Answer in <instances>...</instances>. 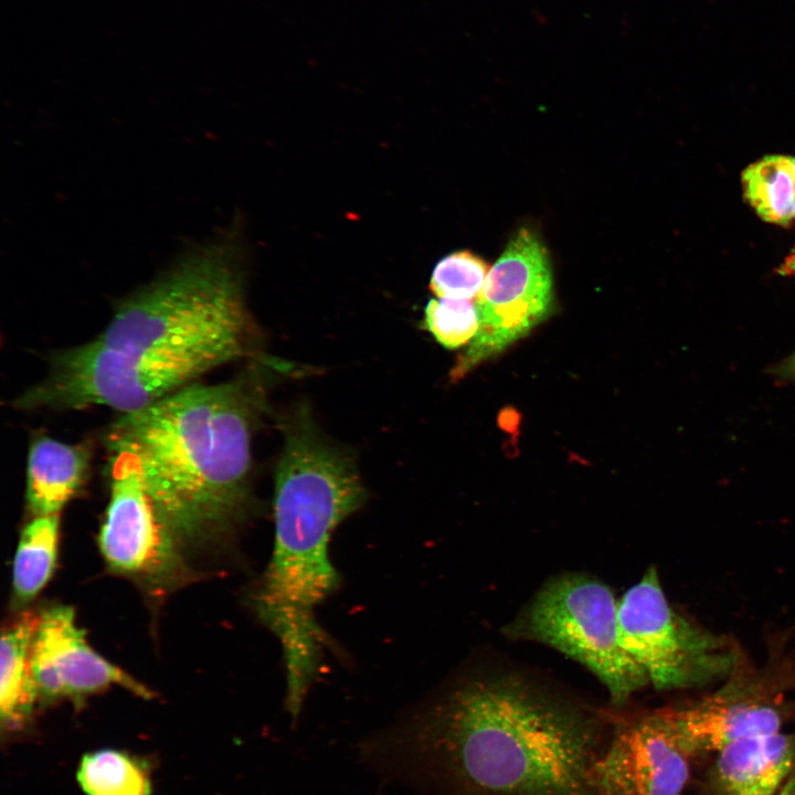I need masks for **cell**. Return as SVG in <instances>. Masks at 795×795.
<instances>
[{"label":"cell","mask_w":795,"mask_h":795,"mask_svg":"<svg viewBox=\"0 0 795 795\" xmlns=\"http://www.w3.org/2000/svg\"><path fill=\"white\" fill-rule=\"evenodd\" d=\"M239 256L229 239L184 250L121 300L94 339L54 353L44 379L13 405L126 414L248 356L255 333Z\"/></svg>","instance_id":"6da1fadb"},{"label":"cell","mask_w":795,"mask_h":795,"mask_svg":"<svg viewBox=\"0 0 795 795\" xmlns=\"http://www.w3.org/2000/svg\"><path fill=\"white\" fill-rule=\"evenodd\" d=\"M593 709L512 670L458 677L385 739L390 757L444 795H593L610 735Z\"/></svg>","instance_id":"7a4b0ae2"},{"label":"cell","mask_w":795,"mask_h":795,"mask_svg":"<svg viewBox=\"0 0 795 795\" xmlns=\"http://www.w3.org/2000/svg\"><path fill=\"white\" fill-rule=\"evenodd\" d=\"M256 371L184 386L121 414L107 442L137 463L142 487L180 544L223 543L251 506L252 435L265 406Z\"/></svg>","instance_id":"3957f363"},{"label":"cell","mask_w":795,"mask_h":795,"mask_svg":"<svg viewBox=\"0 0 795 795\" xmlns=\"http://www.w3.org/2000/svg\"><path fill=\"white\" fill-rule=\"evenodd\" d=\"M279 426L274 549L251 604L282 647L286 706L295 718L322 656L316 610L340 582L329 556L331 533L367 494L352 458L327 442L307 409L282 417Z\"/></svg>","instance_id":"277c9868"},{"label":"cell","mask_w":795,"mask_h":795,"mask_svg":"<svg viewBox=\"0 0 795 795\" xmlns=\"http://www.w3.org/2000/svg\"><path fill=\"white\" fill-rule=\"evenodd\" d=\"M509 635L551 646L593 672L615 704L649 680L623 646L618 600L591 576L566 573L545 583L508 626Z\"/></svg>","instance_id":"5b68a950"},{"label":"cell","mask_w":795,"mask_h":795,"mask_svg":"<svg viewBox=\"0 0 795 795\" xmlns=\"http://www.w3.org/2000/svg\"><path fill=\"white\" fill-rule=\"evenodd\" d=\"M618 622L623 646L656 689L704 686L736 667L732 643L671 607L654 566L618 600Z\"/></svg>","instance_id":"8992f818"},{"label":"cell","mask_w":795,"mask_h":795,"mask_svg":"<svg viewBox=\"0 0 795 795\" xmlns=\"http://www.w3.org/2000/svg\"><path fill=\"white\" fill-rule=\"evenodd\" d=\"M552 303L553 282L547 250L532 231L521 229L488 271L475 303L478 330L452 369L451 379H462L528 335L547 318Z\"/></svg>","instance_id":"52a82bcc"},{"label":"cell","mask_w":795,"mask_h":795,"mask_svg":"<svg viewBox=\"0 0 795 795\" xmlns=\"http://www.w3.org/2000/svg\"><path fill=\"white\" fill-rule=\"evenodd\" d=\"M110 497L98 543L107 565L153 595L183 585L191 573L182 545L148 498L135 456L113 451Z\"/></svg>","instance_id":"ba28073f"},{"label":"cell","mask_w":795,"mask_h":795,"mask_svg":"<svg viewBox=\"0 0 795 795\" xmlns=\"http://www.w3.org/2000/svg\"><path fill=\"white\" fill-rule=\"evenodd\" d=\"M691 757L667 708L636 716L611 730L591 768L593 795H683Z\"/></svg>","instance_id":"9c48e42d"},{"label":"cell","mask_w":795,"mask_h":795,"mask_svg":"<svg viewBox=\"0 0 795 795\" xmlns=\"http://www.w3.org/2000/svg\"><path fill=\"white\" fill-rule=\"evenodd\" d=\"M784 690L768 671L730 675L717 691L686 707H668L674 729L691 756L781 731Z\"/></svg>","instance_id":"30bf717a"},{"label":"cell","mask_w":795,"mask_h":795,"mask_svg":"<svg viewBox=\"0 0 795 795\" xmlns=\"http://www.w3.org/2000/svg\"><path fill=\"white\" fill-rule=\"evenodd\" d=\"M31 668L39 697L49 700H81L112 686L145 699L152 697L146 686L89 646L68 606H54L40 614Z\"/></svg>","instance_id":"8fae6325"},{"label":"cell","mask_w":795,"mask_h":795,"mask_svg":"<svg viewBox=\"0 0 795 795\" xmlns=\"http://www.w3.org/2000/svg\"><path fill=\"white\" fill-rule=\"evenodd\" d=\"M795 770V733L734 741L717 752L710 781L718 795H776Z\"/></svg>","instance_id":"7c38bea8"},{"label":"cell","mask_w":795,"mask_h":795,"mask_svg":"<svg viewBox=\"0 0 795 795\" xmlns=\"http://www.w3.org/2000/svg\"><path fill=\"white\" fill-rule=\"evenodd\" d=\"M91 454L87 444L34 436L26 463L28 509L34 516L59 515L87 480Z\"/></svg>","instance_id":"4fadbf2b"},{"label":"cell","mask_w":795,"mask_h":795,"mask_svg":"<svg viewBox=\"0 0 795 795\" xmlns=\"http://www.w3.org/2000/svg\"><path fill=\"white\" fill-rule=\"evenodd\" d=\"M40 614L24 612L6 627L0 645V713L8 730L24 727L39 698L31 648Z\"/></svg>","instance_id":"5bb4252c"},{"label":"cell","mask_w":795,"mask_h":795,"mask_svg":"<svg viewBox=\"0 0 795 795\" xmlns=\"http://www.w3.org/2000/svg\"><path fill=\"white\" fill-rule=\"evenodd\" d=\"M744 199L765 222L787 226L795 210L793 157L770 155L748 166L741 174Z\"/></svg>","instance_id":"9a60e30c"},{"label":"cell","mask_w":795,"mask_h":795,"mask_svg":"<svg viewBox=\"0 0 795 795\" xmlns=\"http://www.w3.org/2000/svg\"><path fill=\"white\" fill-rule=\"evenodd\" d=\"M59 534L60 515L34 516L22 530L12 572L13 592L19 601L34 598L50 580Z\"/></svg>","instance_id":"2e32d148"},{"label":"cell","mask_w":795,"mask_h":795,"mask_svg":"<svg viewBox=\"0 0 795 795\" xmlns=\"http://www.w3.org/2000/svg\"><path fill=\"white\" fill-rule=\"evenodd\" d=\"M76 777L86 795H151L148 764L126 751L103 749L84 754Z\"/></svg>","instance_id":"e0dca14e"},{"label":"cell","mask_w":795,"mask_h":795,"mask_svg":"<svg viewBox=\"0 0 795 795\" xmlns=\"http://www.w3.org/2000/svg\"><path fill=\"white\" fill-rule=\"evenodd\" d=\"M489 268L470 251L454 252L436 264L430 289L437 298L473 301L478 298Z\"/></svg>","instance_id":"ac0fdd59"},{"label":"cell","mask_w":795,"mask_h":795,"mask_svg":"<svg viewBox=\"0 0 795 795\" xmlns=\"http://www.w3.org/2000/svg\"><path fill=\"white\" fill-rule=\"evenodd\" d=\"M424 327L448 349L469 343L479 327L476 304L470 300L433 298L424 310Z\"/></svg>","instance_id":"d6986e66"},{"label":"cell","mask_w":795,"mask_h":795,"mask_svg":"<svg viewBox=\"0 0 795 795\" xmlns=\"http://www.w3.org/2000/svg\"><path fill=\"white\" fill-rule=\"evenodd\" d=\"M770 373L777 380L795 385V351L770 369Z\"/></svg>","instance_id":"ffe728a7"},{"label":"cell","mask_w":795,"mask_h":795,"mask_svg":"<svg viewBox=\"0 0 795 795\" xmlns=\"http://www.w3.org/2000/svg\"><path fill=\"white\" fill-rule=\"evenodd\" d=\"M776 795H795V770Z\"/></svg>","instance_id":"44dd1931"},{"label":"cell","mask_w":795,"mask_h":795,"mask_svg":"<svg viewBox=\"0 0 795 795\" xmlns=\"http://www.w3.org/2000/svg\"><path fill=\"white\" fill-rule=\"evenodd\" d=\"M778 272L785 275H795V251L785 259V263L781 266Z\"/></svg>","instance_id":"7402d4cb"},{"label":"cell","mask_w":795,"mask_h":795,"mask_svg":"<svg viewBox=\"0 0 795 795\" xmlns=\"http://www.w3.org/2000/svg\"><path fill=\"white\" fill-rule=\"evenodd\" d=\"M793 161H794V163H795V157H793ZM794 218H795V210H794Z\"/></svg>","instance_id":"603a6c76"}]
</instances>
